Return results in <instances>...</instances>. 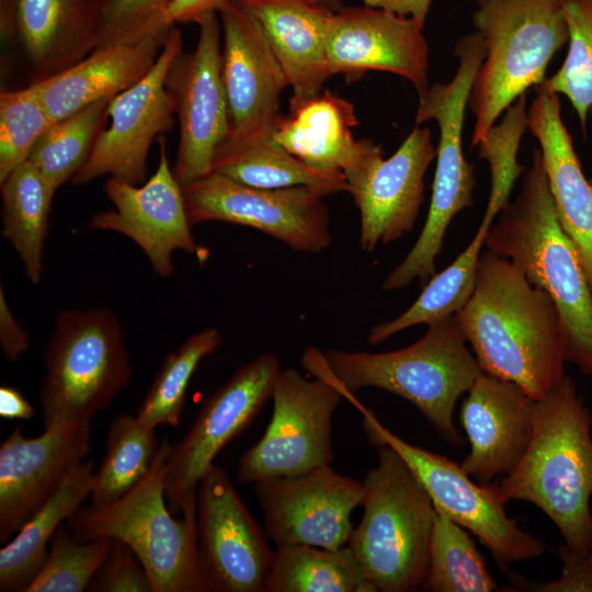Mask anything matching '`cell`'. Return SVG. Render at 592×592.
Returning <instances> with one entry per match:
<instances>
[{
  "label": "cell",
  "mask_w": 592,
  "mask_h": 592,
  "mask_svg": "<svg viewBox=\"0 0 592 592\" xmlns=\"http://www.w3.org/2000/svg\"><path fill=\"white\" fill-rule=\"evenodd\" d=\"M454 319L481 371L538 400L565 377L557 308L509 259L481 253L474 292Z\"/></svg>",
  "instance_id": "obj_1"
},
{
  "label": "cell",
  "mask_w": 592,
  "mask_h": 592,
  "mask_svg": "<svg viewBox=\"0 0 592 592\" xmlns=\"http://www.w3.org/2000/svg\"><path fill=\"white\" fill-rule=\"evenodd\" d=\"M485 246L548 294L561 320L566 361L592 376V291L558 220L540 149H534L516 200L501 209Z\"/></svg>",
  "instance_id": "obj_2"
},
{
  "label": "cell",
  "mask_w": 592,
  "mask_h": 592,
  "mask_svg": "<svg viewBox=\"0 0 592 592\" xmlns=\"http://www.w3.org/2000/svg\"><path fill=\"white\" fill-rule=\"evenodd\" d=\"M301 365L340 390L374 387L407 399L455 446L463 444L453 418L456 402L482 373L454 316L428 325L423 337L403 349L321 352L310 346L303 353Z\"/></svg>",
  "instance_id": "obj_3"
},
{
  "label": "cell",
  "mask_w": 592,
  "mask_h": 592,
  "mask_svg": "<svg viewBox=\"0 0 592 592\" xmlns=\"http://www.w3.org/2000/svg\"><path fill=\"white\" fill-rule=\"evenodd\" d=\"M592 414L565 375L536 400L530 445L515 469L494 483L502 503L535 504L559 530L566 545L590 553L592 539Z\"/></svg>",
  "instance_id": "obj_4"
},
{
  "label": "cell",
  "mask_w": 592,
  "mask_h": 592,
  "mask_svg": "<svg viewBox=\"0 0 592 592\" xmlns=\"http://www.w3.org/2000/svg\"><path fill=\"white\" fill-rule=\"evenodd\" d=\"M170 442L159 446L148 474L118 500L78 509L66 524L79 540L111 537L129 546L152 592H213L198 551L196 512L175 516L166 499Z\"/></svg>",
  "instance_id": "obj_5"
},
{
  "label": "cell",
  "mask_w": 592,
  "mask_h": 592,
  "mask_svg": "<svg viewBox=\"0 0 592 592\" xmlns=\"http://www.w3.org/2000/svg\"><path fill=\"white\" fill-rule=\"evenodd\" d=\"M363 480V515L348 545L382 592L421 590L429 567L433 502L396 451L376 447Z\"/></svg>",
  "instance_id": "obj_6"
},
{
  "label": "cell",
  "mask_w": 592,
  "mask_h": 592,
  "mask_svg": "<svg viewBox=\"0 0 592 592\" xmlns=\"http://www.w3.org/2000/svg\"><path fill=\"white\" fill-rule=\"evenodd\" d=\"M473 24L486 46L469 93L475 115L471 148L532 86L569 41L560 0H478Z\"/></svg>",
  "instance_id": "obj_7"
},
{
  "label": "cell",
  "mask_w": 592,
  "mask_h": 592,
  "mask_svg": "<svg viewBox=\"0 0 592 592\" xmlns=\"http://www.w3.org/2000/svg\"><path fill=\"white\" fill-rule=\"evenodd\" d=\"M454 52L458 68L452 80L429 86L419 95L417 125L434 119L440 128L431 203L419 238L384 280V291L402 289L417 278H431L453 217L474 204L475 168L464 156L462 135L471 86L487 50L481 35L474 32L459 38Z\"/></svg>",
  "instance_id": "obj_8"
},
{
  "label": "cell",
  "mask_w": 592,
  "mask_h": 592,
  "mask_svg": "<svg viewBox=\"0 0 592 592\" xmlns=\"http://www.w3.org/2000/svg\"><path fill=\"white\" fill-rule=\"evenodd\" d=\"M44 366L38 391L44 429L90 422L132 377L115 314L106 308L61 310L44 353Z\"/></svg>",
  "instance_id": "obj_9"
},
{
  "label": "cell",
  "mask_w": 592,
  "mask_h": 592,
  "mask_svg": "<svg viewBox=\"0 0 592 592\" xmlns=\"http://www.w3.org/2000/svg\"><path fill=\"white\" fill-rule=\"evenodd\" d=\"M349 401L363 417L369 444L396 451L423 485L435 510L476 535L503 570L545 554L547 545L506 515L494 483H476L460 464L408 443L382 424L354 396Z\"/></svg>",
  "instance_id": "obj_10"
},
{
  "label": "cell",
  "mask_w": 592,
  "mask_h": 592,
  "mask_svg": "<svg viewBox=\"0 0 592 592\" xmlns=\"http://www.w3.org/2000/svg\"><path fill=\"white\" fill-rule=\"evenodd\" d=\"M342 398L323 378L308 379L295 368H281L271 396V420L241 455L238 480L254 485L331 465L332 418Z\"/></svg>",
  "instance_id": "obj_11"
},
{
  "label": "cell",
  "mask_w": 592,
  "mask_h": 592,
  "mask_svg": "<svg viewBox=\"0 0 592 592\" xmlns=\"http://www.w3.org/2000/svg\"><path fill=\"white\" fill-rule=\"evenodd\" d=\"M278 357L264 353L239 367L204 402L186 434L171 444L166 499L174 515L196 512L201 478L225 446L240 435L271 399Z\"/></svg>",
  "instance_id": "obj_12"
},
{
  "label": "cell",
  "mask_w": 592,
  "mask_h": 592,
  "mask_svg": "<svg viewBox=\"0 0 592 592\" xmlns=\"http://www.w3.org/2000/svg\"><path fill=\"white\" fill-rule=\"evenodd\" d=\"M190 225L226 221L255 228L298 252H320L332 241L323 203L328 194L297 185L259 189L212 172L182 187Z\"/></svg>",
  "instance_id": "obj_13"
},
{
  "label": "cell",
  "mask_w": 592,
  "mask_h": 592,
  "mask_svg": "<svg viewBox=\"0 0 592 592\" xmlns=\"http://www.w3.org/2000/svg\"><path fill=\"white\" fill-rule=\"evenodd\" d=\"M435 155L431 129L418 125L389 158H384L379 145L360 140L343 174L360 209L364 251L372 252L413 229L424 200V175Z\"/></svg>",
  "instance_id": "obj_14"
},
{
  "label": "cell",
  "mask_w": 592,
  "mask_h": 592,
  "mask_svg": "<svg viewBox=\"0 0 592 592\" xmlns=\"http://www.w3.org/2000/svg\"><path fill=\"white\" fill-rule=\"evenodd\" d=\"M217 13H209L197 23L195 49L181 52L166 77V89L180 125L172 170L181 187L213 172L215 152L230 130Z\"/></svg>",
  "instance_id": "obj_15"
},
{
  "label": "cell",
  "mask_w": 592,
  "mask_h": 592,
  "mask_svg": "<svg viewBox=\"0 0 592 592\" xmlns=\"http://www.w3.org/2000/svg\"><path fill=\"white\" fill-rule=\"evenodd\" d=\"M182 46L181 31L174 26L148 73L111 99V124L98 136L89 158L72 178L73 184L106 174L136 185L146 179L150 146L174 126V104L166 77Z\"/></svg>",
  "instance_id": "obj_16"
},
{
  "label": "cell",
  "mask_w": 592,
  "mask_h": 592,
  "mask_svg": "<svg viewBox=\"0 0 592 592\" xmlns=\"http://www.w3.org/2000/svg\"><path fill=\"white\" fill-rule=\"evenodd\" d=\"M196 535L213 592H265L274 551L227 471L215 464L197 487Z\"/></svg>",
  "instance_id": "obj_17"
},
{
  "label": "cell",
  "mask_w": 592,
  "mask_h": 592,
  "mask_svg": "<svg viewBox=\"0 0 592 592\" xmlns=\"http://www.w3.org/2000/svg\"><path fill=\"white\" fill-rule=\"evenodd\" d=\"M266 536L276 547L310 545L339 549L348 545L352 511L362 504V481L330 465L254 483Z\"/></svg>",
  "instance_id": "obj_18"
},
{
  "label": "cell",
  "mask_w": 592,
  "mask_h": 592,
  "mask_svg": "<svg viewBox=\"0 0 592 592\" xmlns=\"http://www.w3.org/2000/svg\"><path fill=\"white\" fill-rule=\"evenodd\" d=\"M159 163L141 186L110 177L104 192L113 209L94 214L88 227L110 230L132 239L162 278L174 271L172 254L183 250L205 261L208 250L195 241L183 191L169 166L164 139H159Z\"/></svg>",
  "instance_id": "obj_19"
},
{
  "label": "cell",
  "mask_w": 592,
  "mask_h": 592,
  "mask_svg": "<svg viewBox=\"0 0 592 592\" xmlns=\"http://www.w3.org/2000/svg\"><path fill=\"white\" fill-rule=\"evenodd\" d=\"M90 422L45 429L35 437L16 425L0 445V542L3 543L61 486L90 452Z\"/></svg>",
  "instance_id": "obj_20"
},
{
  "label": "cell",
  "mask_w": 592,
  "mask_h": 592,
  "mask_svg": "<svg viewBox=\"0 0 592 592\" xmlns=\"http://www.w3.org/2000/svg\"><path fill=\"white\" fill-rule=\"evenodd\" d=\"M223 78L232 137L273 136L286 76L255 19L234 0L219 11Z\"/></svg>",
  "instance_id": "obj_21"
},
{
  "label": "cell",
  "mask_w": 592,
  "mask_h": 592,
  "mask_svg": "<svg viewBox=\"0 0 592 592\" xmlns=\"http://www.w3.org/2000/svg\"><path fill=\"white\" fill-rule=\"evenodd\" d=\"M422 30L411 18L386 10L342 8L328 37L329 76L352 82L369 70L388 71L409 80L420 95L429 88V45Z\"/></svg>",
  "instance_id": "obj_22"
},
{
  "label": "cell",
  "mask_w": 592,
  "mask_h": 592,
  "mask_svg": "<svg viewBox=\"0 0 592 592\" xmlns=\"http://www.w3.org/2000/svg\"><path fill=\"white\" fill-rule=\"evenodd\" d=\"M460 407L459 420L470 451L462 469L488 486L511 474L524 456L534 430L536 400L516 384L481 373Z\"/></svg>",
  "instance_id": "obj_23"
},
{
  "label": "cell",
  "mask_w": 592,
  "mask_h": 592,
  "mask_svg": "<svg viewBox=\"0 0 592 592\" xmlns=\"http://www.w3.org/2000/svg\"><path fill=\"white\" fill-rule=\"evenodd\" d=\"M528 129L538 140L558 220L572 241L592 291V185L561 116L559 94L535 86Z\"/></svg>",
  "instance_id": "obj_24"
},
{
  "label": "cell",
  "mask_w": 592,
  "mask_h": 592,
  "mask_svg": "<svg viewBox=\"0 0 592 592\" xmlns=\"http://www.w3.org/2000/svg\"><path fill=\"white\" fill-rule=\"evenodd\" d=\"M100 0H16L15 43L31 82L75 65L99 46Z\"/></svg>",
  "instance_id": "obj_25"
},
{
  "label": "cell",
  "mask_w": 592,
  "mask_h": 592,
  "mask_svg": "<svg viewBox=\"0 0 592 592\" xmlns=\"http://www.w3.org/2000/svg\"><path fill=\"white\" fill-rule=\"evenodd\" d=\"M261 26L274 52L292 99L319 93L330 78L327 44L333 11L309 0H234Z\"/></svg>",
  "instance_id": "obj_26"
},
{
  "label": "cell",
  "mask_w": 592,
  "mask_h": 592,
  "mask_svg": "<svg viewBox=\"0 0 592 592\" xmlns=\"http://www.w3.org/2000/svg\"><path fill=\"white\" fill-rule=\"evenodd\" d=\"M167 36L99 46L69 68L32 84L57 122L138 82L155 65Z\"/></svg>",
  "instance_id": "obj_27"
},
{
  "label": "cell",
  "mask_w": 592,
  "mask_h": 592,
  "mask_svg": "<svg viewBox=\"0 0 592 592\" xmlns=\"http://www.w3.org/2000/svg\"><path fill=\"white\" fill-rule=\"evenodd\" d=\"M357 124L352 103L320 91L304 99L291 98L289 112L282 116L273 137L307 166L343 172L358 150L360 140L352 133Z\"/></svg>",
  "instance_id": "obj_28"
},
{
  "label": "cell",
  "mask_w": 592,
  "mask_h": 592,
  "mask_svg": "<svg viewBox=\"0 0 592 592\" xmlns=\"http://www.w3.org/2000/svg\"><path fill=\"white\" fill-rule=\"evenodd\" d=\"M93 479L94 460L86 459L0 549V591L24 592L42 569L58 526L90 497Z\"/></svg>",
  "instance_id": "obj_29"
},
{
  "label": "cell",
  "mask_w": 592,
  "mask_h": 592,
  "mask_svg": "<svg viewBox=\"0 0 592 592\" xmlns=\"http://www.w3.org/2000/svg\"><path fill=\"white\" fill-rule=\"evenodd\" d=\"M213 172L259 189L306 185L328 195L348 192L343 172L320 171L307 166L277 144L273 136H227L215 152Z\"/></svg>",
  "instance_id": "obj_30"
},
{
  "label": "cell",
  "mask_w": 592,
  "mask_h": 592,
  "mask_svg": "<svg viewBox=\"0 0 592 592\" xmlns=\"http://www.w3.org/2000/svg\"><path fill=\"white\" fill-rule=\"evenodd\" d=\"M0 185L2 236L19 254L29 281L37 285L42 280L43 249L56 190L29 160Z\"/></svg>",
  "instance_id": "obj_31"
},
{
  "label": "cell",
  "mask_w": 592,
  "mask_h": 592,
  "mask_svg": "<svg viewBox=\"0 0 592 592\" xmlns=\"http://www.w3.org/2000/svg\"><path fill=\"white\" fill-rule=\"evenodd\" d=\"M349 545L276 547L265 592H377Z\"/></svg>",
  "instance_id": "obj_32"
},
{
  "label": "cell",
  "mask_w": 592,
  "mask_h": 592,
  "mask_svg": "<svg viewBox=\"0 0 592 592\" xmlns=\"http://www.w3.org/2000/svg\"><path fill=\"white\" fill-rule=\"evenodd\" d=\"M494 220H482L466 249L443 271L434 274L415 301L392 320L372 327L368 343L377 345L417 325H431L454 316L469 300L476 284L481 249Z\"/></svg>",
  "instance_id": "obj_33"
},
{
  "label": "cell",
  "mask_w": 592,
  "mask_h": 592,
  "mask_svg": "<svg viewBox=\"0 0 592 592\" xmlns=\"http://www.w3.org/2000/svg\"><path fill=\"white\" fill-rule=\"evenodd\" d=\"M155 429L130 414L116 417L106 433L105 451L94 471L91 506L107 505L132 490L150 470L159 449Z\"/></svg>",
  "instance_id": "obj_34"
},
{
  "label": "cell",
  "mask_w": 592,
  "mask_h": 592,
  "mask_svg": "<svg viewBox=\"0 0 592 592\" xmlns=\"http://www.w3.org/2000/svg\"><path fill=\"white\" fill-rule=\"evenodd\" d=\"M112 98L91 103L55 122L34 144L27 160L57 191L72 180L104 129Z\"/></svg>",
  "instance_id": "obj_35"
},
{
  "label": "cell",
  "mask_w": 592,
  "mask_h": 592,
  "mask_svg": "<svg viewBox=\"0 0 592 592\" xmlns=\"http://www.w3.org/2000/svg\"><path fill=\"white\" fill-rule=\"evenodd\" d=\"M497 583L463 526L435 510L422 591L490 592Z\"/></svg>",
  "instance_id": "obj_36"
},
{
  "label": "cell",
  "mask_w": 592,
  "mask_h": 592,
  "mask_svg": "<svg viewBox=\"0 0 592 592\" xmlns=\"http://www.w3.org/2000/svg\"><path fill=\"white\" fill-rule=\"evenodd\" d=\"M221 342L216 328L190 335L180 348L169 352L141 401L136 417L150 429L177 426L186 400L190 380L201 361L214 353Z\"/></svg>",
  "instance_id": "obj_37"
},
{
  "label": "cell",
  "mask_w": 592,
  "mask_h": 592,
  "mask_svg": "<svg viewBox=\"0 0 592 592\" xmlns=\"http://www.w3.org/2000/svg\"><path fill=\"white\" fill-rule=\"evenodd\" d=\"M113 538L77 539L61 523L54 533L47 558L24 592H83L106 558Z\"/></svg>",
  "instance_id": "obj_38"
},
{
  "label": "cell",
  "mask_w": 592,
  "mask_h": 592,
  "mask_svg": "<svg viewBox=\"0 0 592 592\" xmlns=\"http://www.w3.org/2000/svg\"><path fill=\"white\" fill-rule=\"evenodd\" d=\"M560 1L569 47L562 66L545 83L570 101L584 132L592 107V0Z\"/></svg>",
  "instance_id": "obj_39"
},
{
  "label": "cell",
  "mask_w": 592,
  "mask_h": 592,
  "mask_svg": "<svg viewBox=\"0 0 592 592\" xmlns=\"http://www.w3.org/2000/svg\"><path fill=\"white\" fill-rule=\"evenodd\" d=\"M476 146L490 168V193L483 216L490 219L510 202V194L525 168L517 161L521 138L528 128L526 95H520Z\"/></svg>",
  "instance_id": "obj_40"
},
{
  "label": "cell",
  "mask_w": 592,
  "mask_h": 592,
  "mask_svg": "<svg viewBox=\"0 0 592 592\" xmlns=\"http://www.w3.org/2000/svg\"><path fill=\"white\" fill-rule=\"evenodd\" d=\"M54 123L34 84L1 91L0 183L27 160L34 144Z\"/></svg>",
  "instance_id": "obj_41"
},
{
  "label": "cell",
  "mask_w": 592,
  "mask_h": 592,
  "mask_svg": "<svg viewBox=\"0 0 592 592\" xmlns=\"http://www.w3.org/2000/svg\"><path fill=\"white\" fill-rule=\"evenodd\" d=\"M171 0H100L99 46L134 43L160 34L157 25ZM98 46V47H99Z\"/></svg>",
  "instance_id": "obj_42"
},
{
  "label": "cell",
  "mask_w": 592,
  "mask_h": 592,
  "mask_svg": "<svg viewBox=\"0 0 592 592\" xmlns=\"http://www.w3.org/2000/svg\"><path fill=\"white\" fill-rule=\"evenodd\" d=\"M87 591L152 592V585L145 567L133 549L113 538L111 549Z\"/></svg>",
  "instance_id": "obj_43"
},
{
  "label": "cell",
  "mask_w": 592,
  "mask_h": 592,
  "mask_svg": "<svg viewBox=\"0 0 592 592\" xmlns=\"http://www.w3.org/2000/svg\"><path fill=\"white\" fill-rule=\"evenodd\" d=\"M589 554L580 553L565 544L559 547V557L563 566L558 579L540 583L515 577L511 579L513 587L540 592H592V565Z\"/></svg>",
  "instance_id": "obj_44"
},
{
  "label": "cell",
  "mask_w": 592,
  "mask_h": 592,
  "mask_svg": "<svg viewBox=\"0 0 592 592\" xmlns=\"http://www.w3.org/2000/svg\"><path fill=\"white\" fill-rule=\"evenodd\" d=\"M230 0H171L161 14L157 30L168 34L181 23H198L205 15L218 12Z\"/></svg>",
  "instance_id": "obj_45"
},
{
  "label": "cell",
  "mask_w": 592,
  "mask_h": 592,
  "mask_svg": "<svg viewBox=\"0 0 592 592\" xmlns=\"http://www.w3.org/2000/svg\"><path fill=\"white\" fill-rule=\"evenodd\" d=\"M0 344L7 360L15 362L30 348L27 332L12 314L4 289L0 287Z\"/></svg>",
  "instance_id": "obj_46"
},
{
  "label": "cell",
  "mask_w": 592,
  "mask_h": 592,
  "mask_svg": "<svg viewBox=\"0 0 592 592\" xmlns=\"http://www.w3.org/2000/svg\"><path fill=\"white\" fill-rule=\"evenodd\" d=\"M366 7L411 18L424 26L432 0H362Z\"/></svg>",
  "instance_id": "obj_47"
},
{
  "label": "cell",
  "mask_w": 592,
  "mask_h": 592,
  "mask_svg": "<svg viewBox=\"0 0 592 592\" xmlns=\"http://www.w3.org/2000/svg\"><path fill=\"white\" fill-rule=\"evenodd\" d=\"M35 415L34 407L12 386L0 387V417L5 420H26Z\"/></svg>",
  "instance_id": "obj_48"
},
{
  "label": "cell",
  "mask_w": 592,
  "mask_h": 592,
  "mask_svg": "<svg viewBox=\"0 0 592 592\" xmlns=\"http://www.w3.org/2000/svg\"><path fill=\"white\" fill-rule=\"evenodd\" d=\"M16 0H0V34L4 43H15Z\"/></svg>",
  "instance_id": "obj_49"
},
{
  "label": "cell",
  "mask_w": 592,
  "mask_h": 592,
  "mask_svg": "<svg viewBox=\"0 0 592 592\" xmlns=\"http://www.w3.org/2000/svg\"><path fill=\"white\" fill-rule=\"evenodd\" d=\"M309 1L318 3L325 8H328L333 12H338L339 10L343 8L341 5V0H309Z\"/></svg>",
  "instance_id": "obj_50"
},
{
  "label": "cell",
  "mask_w": 592,
  "mask_h": 592,
  "mask_svg": "<svg viewBox=\"0 0 592 592\" xmlns=\"http://www.w3.org/2000/svg\"><path fill=\"white\" fill-rule=\"evenodd\" d=\"M589 560H590V562L592 565V551H590V554H589Z\"/></svg>",
  "instance_id": "obj_51"
},
{
  "label": "cell",
  "mask_w": 592,
  "mask_h": 592,
  "mask_svg": "<svg viewBox=\"0 0 592 592\" xmlns=\"http://www.w3.org/2000/svg\"><path fill=\"white\" fill-rule=\"evenodd\" d=\"M590 115H591V118H592V107H591V110H590ZM589 181H590V183H591V185H592V178H591Z\"/></svg>",
  "instance_id": "obj_52"
},
{
  "label": "cell",
  "mask_w": 592,
  "mask_h": 592,
  "mask_svg": "<svg viewBox=\"0 0 592 592\" xmlns=\"http://www.w3.org/2000/svg\"><path fill=\"white\" fill-rule=\"evenodd\" d=\"M590 551H592V539H591V544H590Z\"/></svg>",
  "instance_id": "obj_53"
}]
</instances>
